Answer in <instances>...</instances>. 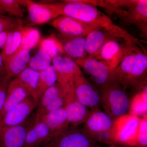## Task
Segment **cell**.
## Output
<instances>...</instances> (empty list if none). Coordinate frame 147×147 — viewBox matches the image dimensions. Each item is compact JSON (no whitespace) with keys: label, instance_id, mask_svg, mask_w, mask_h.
Wrapping results in <instances>:
<instances>
[{"label":"cell","instance_id":"ac0fdd59","mask_svg":"<svg viewBox=\"0 0 147 147\" xmlns=\"http://www.w3.org/2000/svg\"><path fill=\"white\" fill-rule=\"evenodd\" d=\"M54 138L52 131L42 119H35L26 137L25 147L44 146Z\"/></svg>","mask_w":147,"mask_h":147},{"label":"cell","instance_id":"e0dca14e","mask_svg":"<svg viewBox=\"0 0 147 147\" xmlns=\"http://www.w3.org/2000/svg\"><path fill=\"white\" fill-rule=\"evenodd\" d=\"M57 82L62 85L70 84L75 76L82 74V69L75 61L66 56L56 57L52 60Z\"/></svg>","mask_w":147,"mask_h":147},{"label":"cell","instance_id":"d6986e66","mask_svg":"<svg viewBox=\"0 0 147 147\" xmlns=\"http://www.w3.org/2000/svg\"><path fill=\"white\" fill-rule=\"evenodd\" d=\"M115 120L99 110L91 111L84 123L83 131L88 136L112 130Z\"/></svg>","mask_w":147,"mask_h":147},{"label":"cell","instance_id":"e575fe53","mask_svg":"<svg viewBox=\"0 0 147 147\" xmlns=\"http://www.w3.org/2000/svg\"><path fill=\"white\" fill-rule=\"evenodd\" d=\"M9 32L6 31L0 33V49H2L5 44Z\"/></svg>","mask_w":147,"mask_h":147},{"label":"cell","instance_id":"ffe728a7","mask_svg":"<svg viewBox=\"0 0 147 147\" xmlns=\"http://www.w3.org/2000/svg\"><path fill=\"white\" fill-rule=\"evenodd\" d=\"M28 90L15 78L9 85L4 103L0 111V123L7 113L30 96Z\"/></svg>","mask_w":147,"mask_h":147},{"label":"cell","instance_id":"7402d4cb","mask_svg":"<svg viewBox=\"0 0 147 147\" xmlns=\"http://www.w3.org/2000/svg\"><path fill=\"white\" fill-rule=\"evenodd\" d=\"M40 118L49 127L54 138L70 128L67 114L63 107L47 113Z\"/></svg>","mask_w":147,"mask_h":147},{"label":"cell","instance_id":"7a4b0ae2","mask_svg":"<svg viewBox=\"0 0 147 147\" xmlns=\"http://www.w3.org/2000/svg\"><path fill=\"white\" fill-rule=\"evenodd\" d=\"M56 3L61 16H68L88 24L106 27L113 22L96 7L80 0H66Z\"/></svg>","mask_w":147,"mask_h":147},{"label":"cell","instance_id":"8fae6325","mask_svg":"<svg viewBox=\"0 0 147 147\" xmlns=\"http://www.w3.org/2000/svg\"><path fill=\"white\" fill-rule=\"evenodd\" d=\"M25 6L28 13V26L46 24L61 16L56 3H38L26 0Z\"/></svg>","mask_w":147,"mask_h":147},{"label":"cell","instance_id":"30bf717a","mask_svg":"<svg viewBox=\"0 0 147 147\" xmlns=\"http://www.w3.org/2000/svg\"><path fill=\"white\" fill-rule=\"evenodd\" d=\"M60 34L71 37L87 36L91 32L103 27L88 24L68 16H60L51 22Z\"/></svg>","mask_w":147,"mask_h":147},{"label":"cell","instance_id":"8d00e7d4","mask_svg":"<svg viewBox=\"0 0 147 147\" xmlns=\"http://www.w3.org/2000/svg\"><path fill=\"white\" fill-rule=\"evenodd\" d=\"M5 12L2 10V9L0 8V14H5Z\"/></svg>","mask_w":147,"mask_h":147},{"label":"cell","instance_id":"d4e9b609","mask_svg":"<svg viewBox=\"0 0 147 147\" xmlns=\"http://www.w3.org/2000/svg\"><path fill=\"white\" fill-rule=\"evenodd\" d=\"M21 30L22 39L21 46L18 51L27 50L30 52L39 44L41 40L40 32L36 28L23 26L21 27Z\"/></svg>","mask_w":147,"mask_h":147},{"label":"cell","instance_id":"74e56055","mask_svg":"<svg viewBox=\"0 0 147 147\" xmlns=\"http://www.w3.org/2000/svg\"><path fill=\"white\" fill-rule=\"evenodd\" d=\"M108 147H120L118 146H117V145H110V146Z\"/></svg>","mask_w":147,"mask_h":147},{"label":"cell","instance_id":"4dcf8cb0","mask_svg":"<svg viewBox=\"0 0 147 147\" xmlns=\"http://www.w3.org/2000/svg\"><path fill=\"white\" fill-rule=\"evenodd\" d=\"M0 8L12 17L20 19L24 16V10L17 0H0Z\"/></svg>","mask_w":147,"mask_h":147},{"label":"cell","instance_id":"ba28073f","mask_svg":"<svg viewBox=\"0 0 147 147\" xmlns=\"http://www.w3.org/2000/svg\"><path fill=\"white\" fill-rule=\"evenodd\" d=\"M63 86L65 89L63 108L67 114L71 125L70 128H76L81 124L85 123L91 111L76 98L74 92L72 82Z\"/></svg>","mask_w":147,"mask_h":147},{"label":"cell","instance_id":"2e32d148","mask_svg":"<svg viewBox=\"0 0 147 147\" xmlns=\"http://www.w3.org/2000/svg\"><path fill=\"white\" fill-rule=\"evenodd\" d=\"M121 40L106 42L92 57L101 61L111 69L115 68L120 63L126 52V40L121 43L119 42Z\"/></svg>","mask_w":147,"mask_h":147},{"label":"cell","instance_id":"5b68a950","mask_svg":"<svg viewBox=\"0 0 147 147\" xmlns=\"http://www.w3.org/2000/svg\"><path fill=\"white\" fill-rule=\"evenodd\" d=\"M117 39L137 40L126 31L114 24L90 32L86 38V56L92 57L106 42Z\"/></svg>","mask_w":147,"mask_h":147},{"label":"cell","instance_id":"6da1fadb","mask_svg":"<svg viewBox=\"0 0 147 147\" xmlns=\"http://www.w3.org/2000/svg\"><path fill=\"white\" fill-rule=\"evenodd\" d=\"M125 55L119 65L113 69L116 82L126 90L142 89L147 85V56L139 40H126Z\"/></svg>","mask_w":147,"mask_h":147},{"label":"cell","instance_id":"4316f807","mask_svg":"<svg viewBox=\"0 0 147 147\" xmlns=\"http://www.w3.org/2000/svg\"><path fill=\"white\" fill-rule=\"evenodd\" d=\"M15 78L28 90L32 96L36 98L37 88L39 79L38 71L28 67Z\"/></svg>","mask_w":147,"mask_h":147},{"label":"cell","instance_id":"8992f818","mask_svg":"<svg viewBox=\"0 0 147 147\" xmlns=\"http://www.w3.org/2000/svg\"><path fill=\"white\" fill-rule=\"evenodd\" d=\"M140 119L126 114L115 121L113 132L116 144L135 146L140 125Z\"/></svg>","mask_w":147,"mask_h":147},{"label":"cell","instance_id":"4fadbf2b","mask_svg":"<svg viewBox=\"0 0 147 147\" xmlns=\"http://www.w3.org/2000/svg\"><path fill=\"white\" fill-rule=\"evenodd\" d=\"M38 101L39 100L30 95L6 113L0 123V128L23 123L37 107Z\"/></svg>","mask_w":147,"mask_h":147},{"label":"cell","instance_id":"f546056e","mask_svg":"<svg viewBox=\"0 0 147 147\" xmlns=\"http://www.w3.org/2000/svg\"><path fill=\"white\" fill-rule=\"evenodd\" d=\"M52 60L45 51L39 47L35 55L30 59L28 67L36 71H41L51 65Z\"/></svg>","mask_w":147,"mask_h":147},{"label":"cell","instance_id":"d590c367","mask_svg":"<svg viewBox=\"0 0 147 147\" xmlns=\"http://www.w3.org/2000/svg\"><path fill=\"white\" fill-rule=\"evenodd\" d=\"M7 76L5 65L0 53V79Z\"/></svg>","mask_w":147,"mask_h":147},{"label":"cell","instance_id":"83f0119b","mask_svg":"<svg viewBox=\"0 0 147 147\" xmlns=\"http://www.w3.org/2000/svg\"><path fill=\"white\" fill-rule=\"evenodd\" d=\"M38 72L39 79L37 88L36 98L39 100L44 92L57 82V78L52 65Z\"/></svg>","mask_w":147,"mask_h":147},{"label":"cell","instance_id":"9c48e42d","mask_svg":"<svg viewBox=\"0 0 147 147\" xmlns=\"http://www.w3.org/2000/svg\"><path fill=\"white\" fill-rule=\"evenodd\" d=\"M74 94L79 102L92 111L99 110L101 105L100 92L87 80L83 74L76 75L72 81Z\"/></svg>","mask_w":147,"mask_h":147},{"label":"cell","instance_id":"44dd1931","mask_svg":"<svg viewBox=\"0 0 147 147\" xmlns=\"http://www.w3.org/2000/svg\"><path fill=\"white\" fill-rule=\"evenodd\" d=\"M57 38L62 43L66 56L74 61L87 56L86 36L71 37L60 34Z\"/></svg>","mask_w":147,"mask_h":147},{"label":"cell","instance_id":"cb8c5ba5","mask_svg":"<svg viewBox=\"0 0 147 147\" xmlns=\"http://www.w3.org/2000/svg\"><path fill=\"white\" fill-rule=\"evenodd\" d=\"M22 26L9 32L5 44L2 48L1 53L4 62L12 57L20 48L22 39L21 30V27Z\"/></svg>","mask_w":147,"mask_h":147},{"label":"cell","instance_id":"3957f363","mask_svg":"<svg viewBox=\"0 0 147 147\" xmlns=\"http://www.w3.org/2000/svg\"><path fill=\"white\" fill-rule=\"evenodd\" d=\"M107 9L147 35V1H109Z\"/></svg>","mask_w":147,"mask_h":147},{"label":"cell","instance_id":"1f68e13d","mask_svg":"<svg viewBox=\"0 0 147 147\" xmlns=\"http://www.w3.org/2000/svg\"><path fill=\"white\" fill-rule=\"evenodd\" d=\"M22 25V22L20 18L0 14V33L11 31Z\"/></svg>","mask_w":147,"mask_h":147},{"label":"cell","instance_id":"484cf974","mask_svg":"<svg viewBox=\"0 0 147 147\" xmlns=\"http://www.w3.org/2000/svg\"><path fill=\"white\" fill-rule=\"evenodd\" d=\"M39 45L52 59L58 56H66L62 43L55 34L41 39Z\"/></svg>","mask_w":147,"mask_h":147},{"label":"cell","instance_id":"836d02e7","mask_svg":"<svg viewBox=\"0 0 147 147\" xmlns=\"http://www.w3.org/2000/svg\"><path fill=\"white\" fill-rule=\"evenodd\" d=\"M11 79L12 78L7 75L0 79V111L2 109L7 88Z\"/></svg>","mask_w":147,"mask_h":147},{"label":"cell","instance_id":"277c9868","mask_svg":"<svg viewBox=\"0 0 147 147\" xmlns=\"http://www.w3.org/2000/svg\"><path fill=\"white\" fill-rule=\"evenodd\" d=\"M101 105L107 113L115 120L127 114L130 101L126 90L116 81L100 88Z\"/></svg>","mask_w":147,"mask_h":147},{"label":"cell","instance_id":"f1b7e54d","mask_svg":"<svg viewBox=\"0 0 147 147\" xmlns=\"http://www.w3.org/2000/svg\"><path fill=\"white\" fill-rule=\"evenodd\" d=\"M147 87L146 85L133 98L130 104L129 114L139 117L140 116L143 117L147 115Z\"/></svg>","mask_w":147,"mask_h":147},{"label":"cell","instance_id":"603a6c76","mask_svg":"<svg viewBox=\"0 0 147 147\" xmlns=\"http://www.w3.org/2000/svg\"><path fill=\"white\" fill-rule=\"evenodd\" d=\"M30 51L21 50L17 52L7 60L4 62L7 75L15 78L28 66L30 59Z\"/></svg>","mask_w":147,"mask_h":147},{"label":"cell","instance_id":"d6a6232c","mask_svg":"<svg viewBox=\"0 0 147 147\" xmlns=\"http://www.w3.org/2000/svg\"><path fill=\"white\" fill-rule=\"evenodd\" d=\"M136 147H147V115L140 119Z\"/></svg>","mask_w":147,"mask_h":147},{"label":"cell","instance_id":"7c38bea8","mask_svg":"<svg viewBox=\"0 0 147 147\" xmlns=\"http://www.w3.org/2000/svg\"><path fill=\"white\" fill-rule=\"evenodd\" d=\"M42 147H98L82 129L70 128L54 137Z\"/></svg>","mask_w":147,"mask_h":147},{"label":"cell","instance_id":"9a60e30c","mask_svg":"<svg viewBox=\"0 0 147 147\" xmlns=\"http://www.w3.org/2000/svg\"><path fill=\"white\" fill-rule=\"evenodd\" d=\"M64 94V87L58 82L48 88L39 99L36 118L63 107Z\"/></svg>","mask_w":147,"mask_h":147},{"label":"cell","instance_id":"5bb4252c","mask_svg":"<svg viewBox=\"0 0 147 147\" xmlns=\"http://www.w3.org/2000/svg\"><path fill=\"white\" fill-rule=\"evenodd\" d=\"M35 119L29 117L19 125L0 128V147H25L27 132Z\"/></svg>","mask_w":147,"mask_h":147},{"label":"cell","instance_id":"52a82bcc","mask_svg":"<svg viewBox=\"0 0 147 147\" xmlns=\"http://www.w3.org/2000/svg\"><path fill=\"white\" fill-rule=\"evenodd\" d=\"M75 62L99 88L115 81L113 69L95 58L86 56Z\"/></svg>","mask_w":147,"mask_h":147}]
</instances>
